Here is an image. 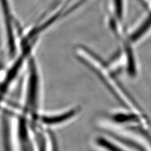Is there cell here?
I'll use <instances>...</instances> for the list:
<instances>
[{
  "instance_id": "1",
  "label": "cell",
  "mask_w": 151,
  "mask_h": 151,
  "mask_svg": "<svg viewBox=\"0 0 151 151\" xmlns=\"http://www.w3.org/2000/svg\"><path fill=\"white\" fill-rule=\"evenodd\" d=\"M76 113V110H74L55 116H44L42 118V122L44 124L48 125L58 124L60 123L65 122V120H69L73 117Z\"/></svg>"
},
{
  "instance_id": "2",
  "label": "cell",
  "mask_w": 151,
  "mask_h": 151,
  "mask_svg": "<svg viewBox=\"0 0 151 151\" xmlns=\"http://www.w3.org/2000/svg\"><path fill=\"white\" fill-rule=\"evenodd\" d=\"M0 2H1L4 20H5L4 21L6 22L7 35H12L13 34L12 28V16L10 11H9L8 0H0Z\"/></svg>"
},
{
  "instance_id": "3",
  "label": "cell",
  "mask_w": 151,
  "mask_h": 151,
  "mask_svg": "<svg viewBox=\"0 0 151 151\" xmlns=\"http://www.w3.org/2000/svg\"><path fill=\"white\" fill-rule=\"evenodd\" d=\"M96 141L98 145H100L103 148L106 149L108 151H124L120 147H117L116 145L103 138H98Z\"/></svg>"
},
{
  "instance_id": "4",
  "label": "cell",
  "mask_w": 151,
  "mask_h": 151,
  "mask_svg": "<svg viewBox=\"0 0 151 151\" xmlns=\"http://www.w3.org/2000/svg\"><path fill=\"white\" fill-rule=\"evenodd\" d=\"M136 119L135 115H127V114H119L115 115V120L119 122H125L127 121H132Z\"/></svg>"
}]
</instances>
